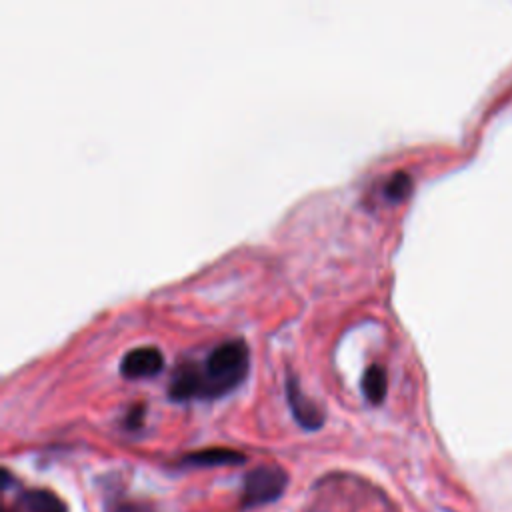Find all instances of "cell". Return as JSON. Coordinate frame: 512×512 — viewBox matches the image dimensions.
I'll return each instance as SVG.
<instances>
[{"label": "cell", "mask_w": 512, "mask_h": 512, "mask_svg": "<svg viewBox=\"0 0 512 512\" xmlns=\"http://www.w3.org/2000/svg\"><path fill=\"white\" fill-rule=\"evenodd\" d=\"M286 398H288V406H290L294 420L302 428L316 430L322 426V422H324L322 410L300 390V386L292 374L286 378Z\"/></svg>", "instance_id": "277c9868"}, {"label": "cell", "mask_w": 512, "mask_h": 512, "mask_svg": "<svg viewBox=\"0 0 512 512\" xmlns=\"http://www.w3.org/2000/svg\"><path fill=\"white\" fill-rule=\"evenodd\" d=\"M6 512H8V510H6Z\"/></svg>", "instance_id": "8fae6325"}, {"label": "cell", "mask_w": 512, "mask_h": 512, "mask_svg": "<svg viewBox=\"0 0 512 512\" xmlns=\"http://www.w3.org/2000/svg\"><path fill=\"white\" fill-rule=\"evenodd\" d=\"M410 190H412L410 176L406 172H394L384 186V196L390 200H402L410 194Z\"/></svg>", "instance_id": "ba28073f"}, {"label": "cell", "mask_w": 512, "mask_h": 512, "mask_svg": "<svg viewBox=\"0 0 512 512\" xmlns=\"http://www.w3.org/2000/svg\"><path fill=\"white\" fill-rule=\"evenodd\" d=\"M362 394L370 404H380L386 396V388H388V378H386V370L380 364H370L364 374H362Z\"/></svg>", "instance_id": "8992f818"}, {"label": "cell", "mask_w": 512, "mask_h": 512, "mask_svg": "<svg viewBox=\"0 0 512 512\" xmlns=\"http://www.w3.org/2000/svg\"><path fill=\"white\" fill-rule=\"evenodd\" d=\"M22 504L26 512H66L64 504L52 492L46 490H34L26 494Z\"/></svg>", "instance_id": "52a82bcc"}, {"label": "cell", "mask_w": 512, "mask_h": 512, "mask_svg": "<svg viewBox=\"0 0 512 512\" xmlns=\"http://www.w3.org/2000/svg\"><path fill=\"white\" fill-rule=\"evenodd\" d=\"M164 368V354L156 346H138L120 360V374L126 378H150Z\"/></svg>", "instance_id": "3957f363"}, {"label": "cell", "mask_w": 512, "mask_h": 512, "mask_svg": "<svg viewBox=\"0 0 512 512\" xmlns=\"http://www.w3.org/2000/svg\"><path fill=\"white\" fill-rule=\"evenodd\" d=\"M288 484V476L280 466L260 464L252 468L242 482V508H258L276 502Z\"/></svg>", "instance_id": "7a4b0ae2"}, {"label": "cell", "mask_w": 512, "mask_h": 512, "mask_svg": "<svg viewBox=\"0 0 512 512\" xmlns=\"http://www.w3.org/2000/svg\"><path fill=\"white\" fill-rule=\"evenodd\" d=\"M110 512H154L148 504L144 502H134V500H118L110 506Z\"/></svg>", "instance_id": "9c48e42d"}, {"label": "cell", "mask_w": 512, "mask_h": 512, "mask_svg": "<svg viewBox=\"0 0 512 512\" xmlns=\"http://www.w3.org/2000/svg\"><path fill=\"white\" fill-rule=\"evenodd\" d=\"M140 420H142V406H134V410L130 412V418H128L126 422H128V426L132 428V426H138Z\"/></svg>", "instance_id": "30bf717a"}, {"label": "cell", "mask_w": 512, "mask_h": 512, "mask_svg": "<svg viewBox=\"0 0 512 512\" xmlns=\"http://www.w3.org/2000/svg\"><path fill=\"white\" fill-rule=\"evenodd\" d=\"M250 350L242 338H232L214 346L206 360L182 362L168 384L172 400H212L232 392L248 374Z\"/></svg>", "instance_id": "6da1fadb"}, {"label": "cell", "mask_w": 512, "mask_h": 512, "mask_svg": "<svg viewBox=\"0 0 512 512\" xmlns=\"http://www.w3.org/2000/svg\"><path fill=\"white\" fill-rule=\"evenodd\" d=\"M244 460H246V456L232 448H204V450L186 454L182 458V464L212 468V466H236V464H242Z\"/></svg>", "instance_id": "5b68a950"}]
</instances>
